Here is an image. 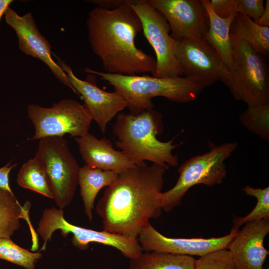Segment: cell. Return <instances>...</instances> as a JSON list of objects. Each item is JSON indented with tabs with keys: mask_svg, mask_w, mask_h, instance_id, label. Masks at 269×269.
<instances>
[{
	"mask_svg": "<svg viewBox=\"0 0 269 269\" xmlns=\"http://www.w3.org/2000/svg\"><path fill=\"white\" fill-rule=\"evenodd\" d=\"M141 22L144 35L156 55L153 77H175L182 73L175 58L177 41L169 32V25L164 16L148 0H132L129 3Z\"/></svg>",
	"mask_w": 269,
	"mask_h": 269,
	"instance_id": "obj_10",
	"label": "cell"
},
{
	"mask_svg": "<svg viewBox=\"0 0 269 269\" xmlns=\"http://www.w3.org/2000/svg\"><path fill=\"white\" fill-rule=\"evenodd\" d=\"M60 230L64 237L73 235L72 244L81 251L87 249L90 243L101 244L114 247L130 259L135 258L142 251L136 239L128 238L106 230L97 231L78 226L68 222L63 209L55 207L45 209L38 223L37 232L46 244L53 233Z\"/></svg>",
	"mask_w": 269,
	"mask_h": 269,
	"instance_id": "obj_8",
	"label": "cell"
},
{
	"mask_svg": "<svg viewBox=\"0 0 269 269\" xmlns=\"http://www.w3.org/2000/svg\"><path fill=\"white\" fill-rule=\"evenodd\" d=\"M269 233V219H263L245 224L230 244V252L238 269H263L269 254L264 245Z\"/></svg>",
	"mask_w": 269,
	"mask_h": 269,
	"instance_id": "obj_16",
	"label": "cell"
},
{
	"mask_svg": "<svg viewBox=\"0 0 269 269\" xmlns=\"http://www.w3.org/2000/svg\"><path fill=\"white\" fill-rule=\"evenodd\" d=\"M132 0L114 9L95 6L88 13L86 25L93 53L107 73L154 75L156 60L135 45L142 30L140 19L129 5Z\"/></svg>",
	"mask_w": 269,
	"mask_h": 269,
	"instance_id": "obj_2",
	"label": "cell"
},
{
	"mask_svg": "<svg viewBox=\"0 0 269 269\" xmlns=\"http://www.w3.org/2000/svg\"><path fill=\"white\" fill-rule=\"evenodd\" d=\"M166 170L145 163L119 173L96 206L103 229L137 239L149 220L162 213L160 198Z\"/></svg>",
	"mask_w": 269,
	"mask_h": 269,
	"instance_id": "obj_1",
	"label": "cell"
},
{
	"mask_svg": "<svg viewBox=\"0 0 269 269\" xmlns=\"http://www.w3.org/2000/svg\"><path fill=\"white\" fill-rule=\"evenodd\" d=\"M209 21L208 30L204 37L218 54L230 71L233 65V47L231 27L238 13L233 12L227 18L218 16L212 10L209 0H201Z\"/></svg>",
	"mask_w": 269,
	"mask_h": 269,
	"instance_id": "obj_18",
	"label": "cell"
},
{
	"mask_svg": "<svg viewBox=\"0 0 269 269\" xmlns=\"http://www.w3.org/2000/svg\"><path fill=\"white\" fill-rule=\"evenodd\" d=\"M195 269H238L228 249L215 251L195 260Z\"/></svg>",
	"mask_w": 269,
	"mask_h": 269,
	"instance_id": "obj_27",
	"label": "cell"
},
{
	"mask_svg": "<svg viewBox=\"0 0 269 269\" xmlns=\"http://www.w3.org/2000/svg\"><path fill=\"white\" fill-rule=\"evenodd\" d=\"M118 174L113 171L92 168L86 164L80 167L78 184L80 188L85 213L90 221L93 219L92 211L98 193L103 188L111 185Z\"/></svg>",
	"mask_w": 269,
	"mask_h": 269,
	"instance_id": "obj_19",
	"label": "cell"
},
{
	"mask_svg": "<svg viewBox=\"0 0 269 269\" xmlns=\"http://www.w3.org/2000/svg\"><path fill=\"white\" fill-rule=\"evenodd\" d=\"M246 195L252 196L257 199L256 206L247 215L243 217H234L233 226L231 231L237 233L239 227L248 222L263 219H269V187L254 188L246 185L243 189Z\"/></svg>",
	"mask_w": 269,
	"mask_h": 269,
	"instance_id": "obj_24",
	"label": "cell"
},
{
	"mask_svg": "<svg viewBox=\"0 0 269 269\" xmlns=\"http://www.w3.org/2000/svg\"><path fill=\"white\" fill-rule=\"evenodd\" d=\"M129 0H93L86 1L96 4L97 7L105 9H114L126 3Z\"/></svg>",
	"mask_w": 269,
	"mask_h": 269,
	"instance_id": "obj_31",
	"label": "cell"
},
{
	"mask_svg": "<svg viewBox=\"0 0 269 269\" xmlns=\"http://www.w3.org/2000/svg\"><path fill=\"white\" fill-rule=\"evenodd\" d=\"M6 23L15 31L19 49L25 54L38 58L49 67L53 74L62 84L75 94L76 91L70 84L68 77L60 65L53 59L52 47L40 33L30 12L21 16L10 7L5 14Z\"/></svg>",
	"mask_w": 269,
	"mask_h": 269,
	"instance_id": "obj_15",
	"label": "cell"
},
{
	"mask_svg": "<svg viewBox=\"0 0 269 269\" xmlns=\"http://www.w3.org/2000/svg\"><path fill=\"white\" fill-rule=\"evenodd\" d=\"M35 156L47 174L53 200L59 209L63 210L74 198L80 167L69 147L67 140L59 136L41 139Z\"/></svg>",
	"mask_w": 269,
	"mask_h": 269,
	"instance_id": "obj_7",
	"label": "cell"
},
{
	"mask_svg": "<svg viewBox=\"0 0 269 269\" xmlns=\"http://www.w3.org/2000/svg\"><path fill=\"white\" fill-rule=\"evenodd\" d=\"M13 1V0H0V21L2 16Z\"/></svg>",
	"mask_w": 269,
	"mask_h": 269,
	"instance_id": "obj_33",
	"label": "cell"
},
{
	"mask_svg": "<svg viewBox=\"0 0 269 269\" xmlns=\"http://www.w3.org/2000/svg\"><path fill=\"white\" fill-rule=\"evenodd\" d=\"M242 124L265 140L269 139V104L248 107L240 116Z\"/></svg>",
	"mask_w": 269,
	"mask_h": 269,
	"instance_id": "obj_26",
	"label": "cell"
},
{
	"mask_svg": "<svg viewBox=\"0 0 269 269\" xmlns=\"http://www.w3.org/2000/svg\"><path fill=\"white\" fill-rule=\"evenodd\" d=\"M175 58L184 77L204 88L222 82L229 71L211 45L204 37L177 41Z\"/></svg>",
	"mask_w": 269,
	"mask_h": 269,
	"instance_id": "obj_11",
	"label": "cell"
},
{
	"mask_svg": "<svg viewBox=\"0 0 269 269\" xmlns=\"http://www.w3.org/2000/svg\"><path fill=\"white\" fill-rule=\"evenodd\" d=\"M231 32L246 40L264 56L269 57V27L260 26L250 17L238 13L232 22Z\"/></svg>",
	"mask_w": 269,
	"mask_h": 269,
	"instance_id": "obj_22",
	"label": "cell"
},
{
	"mask_svg": "<svg viewBox=\"0 0 269 269\" xmlns=\"http://www.w3.org/2000/svg\"><path fill=\"white\" fill-rule=\"evenodd\" d=\"M238 146L237 142H228L212 146L204 154L192 157L178 169L179 176L175 185L162 192L160 204L162 210L171 211L179 205L189 189L199 184L212 187L223 183L227 175L225 161Z\"/></svg>",
	"mask_w": 269,
	"mask_h": 269,
	"instance_id": "obj_6",
	"label": "cell"
},
{
	"mask_svg": "<svg viewBox=\"0 0 269 269\" xmlns=\"http://www.w3.org/2000/svg\"><path fill=\"white\" fill-rule=\"evenodd\" d=\"M85 71L98 76L110 84L127 103L130 113L138 115L153 109L152 99L163 97L176 103L195 100L204 88L185 77L158 78L143 75H127L98 71L86 68Z\"/></svg>",
	"mask_w": 269,
	"mask_h": 269,
	"instance_id": "obj_4",
	"label": "cell"
},
{
	"mask_svg": "<svg viewBox=\"0 0 269 269\" xmlns=\"http://www.w3.org/2000/svg\"><path fill=\"white\" fill-rule=\"evenodd\" d=\"M268 269H269V268Z\"/></svg>",
	"mask_w": 269,
	"mask_h": 269,
	"instance_id": "obj_34",
	"label": "cell"
},
{
	"mask_svg": "<svg viewBox=\"0 0 269 269\" xmlns=\"http://www.w3.org/2000/svg\"><path fill=\"white\" fill-rule=\"evenodd\" d=\"M30 203L26 201L22 206L13 193L0 188V238H10L20 227L19 220H26L35 237L30 223L29 211Z\"/></svg>",
	"mask_w": 269,
	"mask_h": 269,
	"instance_id": "obj_20",
	"label": "cell"
},
{
	"mask_svg": "<svg viewBox=\"0 0 269 269\" xmlns=\"http://www.w3.org/2000/svg\"><path fill=\"white\" fill-rule=\"evenodd\" d=\"M237 233L230 231L228 235L218 238H170L161 234L149 223L137 240L142 252L155 251L201 257L215 251L228 249Z\"/></svg>",
	"mask_w": 269,
	"mask_h": 269,
	"instance_id": "obj_14",
	"label": "cell"
},
{
	"mask_svg": "<svg viewBox=\"0 0 269 269\" xmlns=\"http://www.w3.org/2000/svg\"><path fill=\"white\" fill-rule=\"evenodd\" d=\"M195 264L192 256L145 252L130 259L129 269H195Z\"/></svg>",
	"mask_w": 269,
	"mask_h": 269,
	"instance_id": "obj_21",
	"label": "cell"
},
{
	"mask_svg": "<svg viewBox=\"0 0 269 269\" xmlns=\"http://www.w3.org/2000/svg\"><path fill=\"white\" fill-rule=\"evenodd\" d=\"M209 3L213 11L222 18H228L235 11L236 0H209Z\"/></svg>",
	"mask_w": 269,
	"mask_h": 269,
	"instance_id": "obj_29",
	"label": "cell"
},
{
	"mask_svg": "<svg viewBox=\"0 0 269 269\" xmlns=\"http://www.w3.org/2000/svg\"><path fill=\"white\" fill-rule=\"evenodd\" d=\"M258 25L261 26H269V0H267L264 10L261 16L257 20H254Z\"/></svg>",
	"mask_w": 269,
	"mask_h": 269,
	"instance_id": "obj_32",
	"label": "cell"
},
{
	"mask_svg": "<svg viewBox=\"0 0 269 269\" xmlns=\"http://www.w3.org/2000/svg\"><path fill=\"white\" fill-rule=\"evenodd\" d=\"M54 55L77 95L84 100L83 105L92 120L96 122L103 133H105L109 123L127 108V102L116 91L108 92L99 88L95 78L86 80L79 79L69 65Z\"/></svg>",
	"mask_w": 269,
	"mask_h": 269,
	"instance_id": "obj_12",
	"label": "cell"
},
{
	"mask_svg": "<svg viewBox=\"0 0 269 269\" xmlns=\"http://www.w3.org/2000/svg\"><path fill=\"white\" fill-rule=\"evenodd\" d=\"M164 16L176 41L204 37L208 16L201 0H148Z\"/></svg>",
	"mask_w": 269,
	"mask_h": 269,
	"instance_id": "obj_13",
	"label": "cell"
},
{
	"mask_svg": "<svg viewBox=\"0 0 269 269\" xmlns=\"http://www.w3.org/2000/svg\"><path fill=\"white\" fill-rule=\"evenodd\" d=\"M16 181L21 187L53 199L47 174L41 162L36 156L21 166L17 174Z\"/></svg>",
	"mask_w": 269,
	"mask_h": 269,
	"instance_id": "obj_23",
	"label": "cell"
},
{
	"mask_svg": "<svg viewBox=\"0 0 269 269\" xmlns=\"http://www.w3.org/2000/svg\"><path fill=\"white\" fill-rule=\"evenodd\" d=\"M74 139L82 159L91 167L119 174L136 165L121 151L115 150L105 137L99 139L88 133Z\"/></svg>",
	"mask_w": 269,
	"mask_h": 269,
	"instance_id": "obj_17",
	"label": "cell"
},
{
	"mask_svg": "<svg viewBox=\"0 0 269 269\" xmlns=\"http://www.w3.org/2000/svg\"><path fill=\"white\" fill-rule=\"evenodd\" d=\"M42 256L40 250L31 252L19 246L10 238H0V259L25 269H34L36 263Z\"/></svg>",
	"mask_w": 269,
	"mask_h": 269,
	"instance_id": "obj_25",
	"label": "cell"
},
{
	"mask_svg": "<svg viewBox=\"0 0 269 269\" xmlns=\"http://www.w3.org/2000/svg\"><path fill=\"white\" fill-rule=\"evenodd\" d=\"M161 114L153 109L138 115L119 113L113 125L117 138L116 146L135 165L149 161L169 169L178 164V157L173 150L179 144L172 139L163 142L156 135L163 130Z\"/></svg>",
	"mask_w": 269,
	"mask_h": 269,
	"instance_id": "obj_3",
	"label": "cell"
},
{
	"mask_svg": "<svg viewBox=\"0 0 269 269\" xmlns=\"http://www.w3.org/2000/svg\"><path fill=\"white\" fill-rule=\"evenodd\" d=\"M17 165L15 163L11 164L10 162L0 168V188L13 193L9 185V175L11 170Z\"/></svg>",
	"mask_w": 269,
	"mask_h": 269,
	"instance_id": "obj_30",
	"label": "cell"
},
{
	"mask_svg": "<svg viewBox=\"0 0 269 269\" xmlns=\"http://www.w3.org/2000/svg\"><path fill=\"white\" fill-rule=\"evenodd\" d=\"M265 9L263 0H236L235 11L258 19Z\"/></svg>",
	"mask_w": 269,
	"mask_h": 269,
	"instance_id": "obj_28",
	"label": "cell"
},
{
	"mask_svg": "<svg viewBox=\"0 0 269 269\" xmlns=\"http://www.w3.org/2000/svg\"><path fill=\"white\" fill-rule=\"evenodd\" d=\"M233 65L222 82L233 97L248 107L269 104V69L267 57L230 31Z\"/></svg>",
	"mask_w": 269,
	"mask_h": 269,
	"instance_id": "obj_5",
	"label": "cell"
},
{
	"mask_svg": "<svg viewBox=\"0 0 269 269\" xmlns=\"http://www.w3.org/2000/svg\"><path fill=\"white\" fill-rule=\"evenodd\" d=\"M27 116L35 128L31 139L45 137H70L83 136L89 133L92 119L83 105L64 98L49 108L31 104L27 106Z\"/></svg>",
	"mask_w": 269,
	"mask_h": 269,
	"instance_id": "obj_9",
	"label": "cell"
}]
</instances>
